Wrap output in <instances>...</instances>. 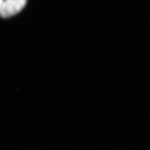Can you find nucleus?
<instances>
[{"label": "nucleus", "instance_id": "1", "mask_svg": "<svg viewBox=\"0 0 150 150\" xmlns=\"http://www.w3.org/2000/svg\"><path fill=\"white\" fill-rule=\"evenodd\" d=\"M27 0H4L0 5V13L2 18H8L20 12L26 5Z\"/></svg>", "mask_w": 150, "mask_h": 150}]
</instances>
